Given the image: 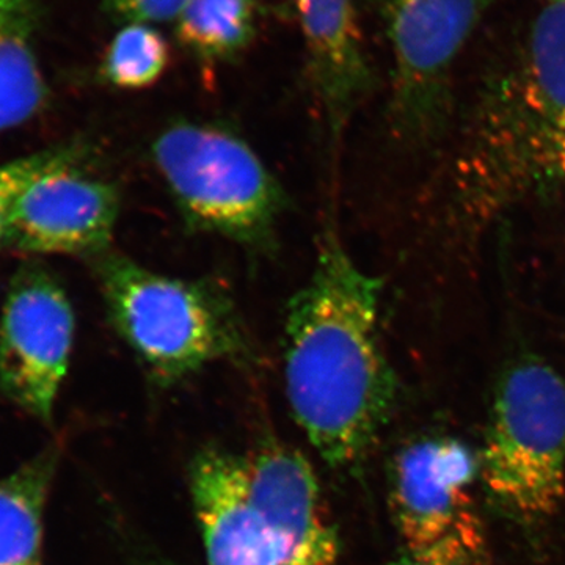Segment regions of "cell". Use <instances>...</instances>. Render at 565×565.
<instances>
[{
  "label": "cell",
  "mask_w": 565,
  "mask_h": 565,
  "mask_svg": "<svg viewBox=\"0 0 565 565\" xmlns=\"http://www.w3.org/2000/svg\"><path fill=\"white\" fill-rule=\"evenodd\" d=\"M381 296L382 281L326 228L313 274L286 308V396L332 468L363 459L396 407L399 382L382 345Z\"/></svg>",
  "instance_id": "cell-1"
},
{
  "label": "cell",
  "mask_w": 565,
  "mask_h": 565,
  "mask_svg": "<svg viewBox=\"0 0 565 565\" xmlns=\"http://www.w3.org/2000/svg\"><path fill=\"white\" fill-rule=\"evenodd\" d=\"M565 129V0L545 3L514 62L489 85L456 163L465 225L492 221L552 180Z\"/></svg>",
  "instance_id": "cell-2"
},
{
  "label": "cell",
  "mask_w": 565,
  "mask_h": 565,
  "mask_svg": "<svg viewBox=\"0 0 565 565\" xmlns=\"http://www.w3.org/2000/svg\"><path fill=\"white\" fill-rule=\"evenodd\" d=\"M95 263L110 326L159 384L250 359V334L222 281L170 277L111 250Z\"/></svg>",
  "instance_id": "cell-3"
},
{
  "label": "cell",
  "mask_w": 565,
  "mask_h": 565,
  "mask_svg": "<svg viewBox=\"0 0 565 565\" xmlns=\"http://www.w3.org/2000/svg\"><path fill=\"white\" fill-rule=\"evenodd\" d=\"M150 152L189 230L225 237L252 255L277 252L289 196L239 134L217 122L174 120Z\"/></svg>",
  "instance_id": "cell-4"
},
{
  "label": "cell",
  "mask_w": 565,
  "mask_h": 565,
  "mask_svg": "<svg viewBox=\"0 0 565 565\" xmlns=\"http://www.w3.org/2000/svg\"><path fill=\"white\" fill-rule=\"evenodd\" d=\"M479 476L516 522H544L563 503L565 382L539 356H522L498 381Z\"/></svg>",
  "instance_id": "cell-5"
},
{
  "label": "cell",
  "mask_w": 565,
  "mask_h": 565,
  "mask_svg": "<svg viewBox=\"0 0 565 565\" xmlns=\"http://www.w3.org/2000/svg\"><path fill=\"white\" fill-rule=\"evenodd\" d=\"M393 57L390 128L423 147L438 139L452 109V71L494 0H367Z\"/></svg>",
  "instance_id": "cell-6"
},
{
  "label": "cell",
  "mask_w": 565,
  "mask_h": 565,
  "mask_svg": "<svg viewBox=\"0 0 565 565\" xmlns=\"http://www.w3.org/2000/svg\"><path fill=\"white\" fill-rule=\"evenodd\" d=\"M479 460L463 441L427 437L404 446L390 473V508L404 548L459 545L489 552L473 487Z\"/></svg>",
  "instance_id": "cell-7"
},
{
  "label": "cell",
  "mask_w": 565,
  "mask_h": 565,
  "mask_svg": "<svg viewBox=\"0 0 565 565\" xmlns=\"http://www.w3.org/2000/svg\"><path fill=\"white\" fill-rule=\"evenodd\" d=\"M92 152L63 143L57 162L36 178L11 215L7 248L28 255H103L121 210L117 182L92 166Z\"/></svg>",
  "instance_id": "cell-8"
},
{
  "label": "cell",
  "mask_w": 565,
  "mask_h": 565,
  "mask_svg": "<svg viewBox=\"0 0 565 565\" xmlns=\"http://www.w3.org/2000/svg\"><path fill=\"white\" fill-rule=\"evenodd\" d=\"M76 318L57 278L28 267L11 281L0 319V388L47 419L68 371Z\"/></svg>",
  "instance_id": "cell-9"
},
{
  "label": "cell",
  "mask_w": 565,
  "mask_h": 565,
  "mask_svg": "<svg viewBox=\"0 0 565 565\" xmlns=\"http://www.w3.org/2000/svg\"><path fill=\"white\" fill-rule=\"evenodd\" d=\"M252 492L277 539L280 565H340V542L310 462L266 445L247 457Z\"/></svg>",
  "instance_id": "cell-10"
},
{
  "label": "cell",
  "mask_w": 565,
  "mask_h": 565,
  "mask_svg": "<svg viewBox=\"0 0 565 565\" xmlns=\"http://www.w3.org/2000/svg\"><path fill=\"white\" fill-rule=\"evenodd\" d=\"M305 50V79L338 140L375 87L353 0H291Z\"/></svg>",
  "instance_id": "cell-11"
},
{
  "label": "cell",
  "mask_w": 565,
  "mask_h": 565,
  "mask_svg": "<svg viewBox=\"0 0 565 565\" xmlns=\"http://www.w3.org/2000/svg\"><path fill=\"white\" fill-rule=\"evenodd\" d=\"M191 493L207 565H280L273 526L253 497L247 459L204 449L191 465Z\"/></svg>",
  "instance_id": "cell-12"
},
{
  "label": "cell",
  "mask_w": 565,
  "mask_h": 565,
  "mask_svg": "<svg viewBox=\"0 0 565 565\" xmlns=\"http://www.w3.org/2000/svg\"><path fill=\"white\" fill-rule=\"evenodd\" d=\"M43 0H0V132L33 117L47 102L36 36Z\"/></svg>",
  "instance_id": "cell-13"
},
{
  "label": "cell",
  "mask_w": 565,
  "mask_h": 565,
  "mask_svg": "<svg viewBox=\"0 0 565 565\" xmlns=\"http://www.w3.org/2000/svg\"><path fill=\"white\" fill-rule=\"evenodd\" d=\"M258 24L256 0H188L174 20V35L195 61L214 66L239 58Z\"/></svg>",
  "instance_id": "cell-14"
},
{
  "label": "cell",
  "mask_w": 565,
  "mask_h": 565,
  "mask_svg": "<svg viewBox=\"0 0 565 565\" xmlns=\"http://www.w3.org/2000/svg\"><path fill=\"white\" fill-rule=\"evenodd\" d=\"M52 467L43 457L0 482V565H36Z\"/></svg>",
  "instance_id": "cell-15"
},
{
  "label": "cell",
  "mask_w": 565,
  "mask_h": 565,
  "mask_svg": "<svg viewBox=\"0 0 565 565\" xmlns=\"http://www.w3.org/2000/svg\"><path fill=\"white\" fill-rule=\"evenodd\" d=\"M170 65V46L154 25H121L104 52L98 77L117 90H143Z\"/></svg>",
  "instance_id": "cell-16"
},
{
  "label": "cell",
  "mask_w": 565,
  "mask_h": 565,
  "mask_svg": "<svg viewBox=\"0 0 565 565\" xmlns=\"http://www.w3.org/2000/svg\"><path fill=\"white\" fill-rule=\"evenodd\" d=\"M63 143L0 166V248L7 247L11 215L25 189L61 158Z\"/></svg>",
  "instance_id": "cell-17"
},
{
  "label": "cell",
  "mask_w": 565,
  "mask_h": 565,
  "mask_svg": "<svg viewBox=\"0 0 565 565\" xmlns=\"http://www.w3.org/2000/svg\"><path fill=\"white\" fill-rule=\"evenodd\" d=\"M188 0H102L104 13L121 25L174 22Z\"/></svg>",
  "instance_id": "cell-18"
},
{
  "label": "cell",
  "mask_w": 565,
  "mask_h": 565,
  "mask_svg": "<svg viewBox=\"0 0 565 565\" xmlns=\"http://www.w3.org/2000/svg\"><path fill=\"white\" fill-rule=\"evenodd\" d=\"M388 565H492L489 552H471L459 545H438L426 550H401Z\"/></svg>",
  "instance_id": "cell-19"
},
{
  "label": "cell",
  "mask_w": 565,
  "mask_h": 565,
  "mask_svg": "<svg viewBox=\"0 0 565 565\" xmlns=\"http://www.w3.org/2000/svg\"><path fill=\"white\" fill-rule=\"evenodd\" d=\"M565 178V129L557 139L555 154H553L552 180Z\"/></svg>",
  "instance_id": "cell-20"
},
{
  "label": "cell",
  "mask_w": 565,
  "mask_h": 565,
  "mask_svg": "<svg viewBox=\"0 0 565 565\" xmlns=\"http://www.w3.org/2000/svg\"><path fill=\"white\" fill-rule=\"evenodd\" d=\"M545 3L563 2V0H544Z\"/></svg>",
  "instance_id": "cell-21"
}]
</instances>
